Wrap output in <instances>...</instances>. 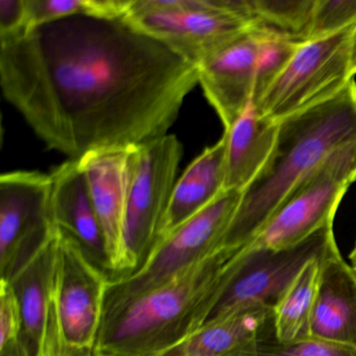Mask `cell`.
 <instances>
[{
    "label": "cell",
    "instance_id": "1",
    "mask_svg": "<svg viewBox=\"0 0 356 356\" xmlns=\"http://www.w3.org/2000/svg\"><path fill=\"white\" fill-rule=\"evenodd\" d=\"M197 84V67L127 16H70L0 42L3 95L70 160L164 136Z\"/></svg>",
    "mask_w": 356,
    "mask_h": 356
},
{
    "label": "cell",
    "instance_id": "2",
    "mask_svg": "<svg viewBox=\"0 0 356 356\" xmlns=\"http://www.w3.org/2000/svg\"><path fill=\"white\" fill-rule=\"evenodd\" d=\"M356 141V82L326 101L278 122L274 149L241 193L222 248L241 249L266 226L286 195L331 154Z\"/></svg>",
    "mask_w": 356,
    "mask_h": 356
},
{
    "label": "cell",
    "instance_id": "3",
    "mask_svg": "<svg viewBox=\"0 0 356 356\" xmlns=\"http://www.w3.org/2000/svg\"><path fill=\"white\" fill-rule=\"evenodd\" d=\"M241 249L220 248L163 286L104 316L95 356H161L197 332L234 276Z\"/></svg>",
    "mask_w": 356,
    "mask_h": 356
},
{
    "label": "cell",
    "instance_id": "4",
    "mask_svg": "<svg viewBox=\"0 0 356 356\" xmlns=\"http://www.w3.org/2000/svg\"><path fill=\"white\" fill-rule=\"evenodd\" d=\"M241 191H225L211 204L158 241L134 274L108 281L104 316L174 280L222 248Z\"/></svg>",
    "mask_w": 356,
    "mask_h": 356
},
{
    "label": "cell",
    "instance_id": "5",
    "mask_svg": "<svg viewBox=\"0 0 356 356\" xmlns=\"http://www.w3.org/2000/svg\"><path fill=\"white\" fill-rule=\"evenodd\" d=\"M182 155V145L174 135L130 147L120 278L137 272L153 252Z\"/></svg>",
    "mask_w": 356,
    "mask_h": 356
},
{
    "label": "cell",
    "instance_id": "6",
    "mask_svg": "<svg viewBox=\"0 0 356 356\" xmlns=\"http://www.w3.org/2000/svg\"><path fill=\"white\" fill-rule=\"evenodd\" d=\"M127 18L197 68L252 30L235 0H131Z\"/></svg>",
    "mask_w": 356,
    "mask_h": 356
},
{
    "label": "cell",
    "instance_id": "7",
    "mask_svg": "<svg viewBox=\"0 0 356 356\" xmlns=\"http://www.w3.org/2000/svg\"><path fill=\"white\" fill-rule=\"evenodd\" d=\"M353 26L302 42L284 70L254 107L278 122L330 99L354 80L351 68Z\"/></svg>",
    "mask_w": 356,
    "mask_h": 356
},
{
    "label": "cell",
    "instance_id": "8",
    "mask_svg": "<svg viewBox=\"0 0 356 356\" xmlns=\"http://www.w3.org/2000/svg\"><path fill=\"white\" fill-rule=\"evenodd\" d=\"M356 180V141L331 154L279 206L249 250H284L333 224L335 212Z\"/></svg>",
    "mask_w": 356,
    "mask_h": 356
},
{
    "label": "cell",
    "instance_id": "9",
    "mask_svg": "<svg viewBox=\"0 0 356 356\" xmlns=\"http://www.w3.org/2000/svg\"><path fill=\"white\" fill-rule=\"evenodd\" d=\"M57 231L55 312L58 356H95L109 276Z\"/></svg>",
    "mask_w": 356,
    "mask_h": 356
},
{
    "label": "cell",
    "instance_id": "10",
    "mask_svg": "<svg viewBox=\"0 0 356 356\" xmlns=\"http://www.w3.org/2000/svg\"><path fill=\"white\" fill-rule=\"evenodd\" d=\"M49 175L16 170L0 177V279L9 281L53 236Z\"/></svg>",
    "mask_w": 356,
    "mask_h": 356
},
{
    "label": "cell",
    "instance_id": "11",
    "mask_svg": "<svg viewBox=\"0 0 356 356\" xmlns=\"http://www.w3.org/2000/svg\"><path fill=\"white\" fill-rule=\"evenodd\" d=\"M335 248L333 224L289 249L249 250L243 247L234 276L205 323L252 302H261L274 308L306 262Z\"/></svg>",
    "mask_w": 356,
    "mask_h": 356
},
{
    "label": "cell",
    "instance_id": "12",
    "mask_svg": "<svg viewBox=\"0 0 356 356\" xmlns=\"http://www.w3.org/2000/svg\"><path fill=\"white\" fill-rule=\"evenodd\" d=\"M56 256L57 231L9 280L22 310L19 341L26 356H58Z\"/></svg>",
    "mask_w": 356,
    "mask_h": 356
},
{
    "label": "cell",
    "instance_id": "13",
    "mask_svg": "<svg viewBox=\"0 0 356 356\" xmlns=\"http://www.w3.org/2000/svg\"><path fill=\"white\" fill-rule=\"evenodd\" d=\"M130 147L91 152L78 160L105 237L110 280L120 278Z\"/></svg>",
    "mask_w": 356,
    "mask_h": 356
},
{
    "label": "cell",
    "instance_id": "14",
    "mask_svg": "<svg viewBox=\"0 0 356 356\" xmlns=\"http://www.w3.org/2000/svg\"><path fill=\"white\" fill-rule=\"evenodd\" d=\"M258 51L259 35L252 29L197 67L199 84L225 130L252 103Z\"/></svg>",
    "mask_w": 356,
    "mask_h": 356
},
{
    "label": "cell",
    "instance_id": "15",
    "mask_svg": "<svg viewBox=\"0 0 356 356\" xmlns=\"http://www.w3.org/2000/svg\"><path fill=\"white\" fill-rule=\"evenodd\" d=\"M51 216L54 227L74 239L93 264L110 278L105 237L78 160L51 170Z\"/></svg>",
    "mask_w": 356,
    "mask_h": 356
},
{
    "label": "cell",
    "instance_id": "16",
    "mask_svg": "<svg viewBox=\"0 0 356 356\" xmlns=\"http://www.w3.org/2000/svg\"><path fill=\"white\" fill-rule=\"evenodd\" d=\"M273 321V307L252 302L205 323L197 332L161 356H259L262 330Z\"/></svg>",
    "mask_w": 356,
    "mask_h": 356
},
{
    "label": "cell",
    "instance_id": "17",
    "mask_svg": "<svg viewBox=\"0 0 356 356\" xmlns=\"http://www.w3.org/2000/svg\"><path fill=\"white\" fill-rule=\"evenodd\" d=\"M310 335L356 347V276L339 249L324 259Z\"/></svg>",
    "mask_w": 356,
    "mask_h": 356
},
{
    "label": "cell",
    "instance_id": "18",
    "mask_svg": "<svg viewBox=\"0 0 356 356\" xmlns=\"http://www.w3.org/2000/svg\"><path fill=\"white\" fill-rule=\"evenodd\" d=\"M226 145V138L222 135L216 145L206 147L177 180L158 241L207 207L224 193Z\"/></svg>",
    "mask_w": 356,
    "mask_h": 356
},
{
    "label": "cell",
    "instance_id": "19",
    "mask_svg": "<svg viewBox=\"0 0 356 356\" xmlns=\"http://www.w3.org/2000/svg\"><path fill=\"white\" fill-rule=\"evenodd\" d=\"M278 122L248 106L241 118L225 130L226 182L225 191L243 193L268 161L276 143Z\"/></svg>",
    "mask_w": 356,
    "mask_h": 356
},
{
    "label": "cell",
    "instance_id": "20",
    "mask_svg": "<svg viewBox=\"0 0 356 356\" xmlns=\"http://www.w3.org/2000/svg\"><path fill=\"white\" fill-rule=\"evenodd\" d=\"M337 249L306 262L273 308V328L277 341L286 343L309 337L324 259Z\"/></svg>",
    "mask_w": 356,
    "mask_h": 356
},
{
    "label": "cell",
    "instance_id": "21",
    "mask_svg": "<svg viewBox=\"0 0 356 356\" xmlns=\"http://www.w3.org/2000/svg\"><path fill=\"white\" fill-rule=\"evenodd\" d=\"M316 0H245L252 29L305 42Z\"/></svg>",
    "mask_w": 356,
    "mask_h": 356
},
{
    "label": "cell",
    "instance_id": "22",
    "mask_svg": "<svg viewBox=\"0 0 356 356\" xmlns=\"http://www.w3.org/2000/svg\"><path fill=\"white\" fill-rule=\"evenodd\" d=\"M29 29L70 16H127L131 0H26Z\"/></svg>",
    "mask_w": 356,
    "mask_h": 356
},
{
    "label": "cell",
    "instance_id": "23",
    "mask_svg": "<svg viewBox=\"0 0 356 356\" xmlns=\"http://www.w3.org/2000/svg\"><path fill=\"white\" fill-rule=\"evenodd\" d=\"M256 31L259 35V51L252 95V104L254 106L260 101L270 84L284 70L298 47L302 43L280 35Z\"/></svg>",
    "mask_w": 356,
    "mask_h": 356
},
{
    "label": "cell",
    "instance_id": "24",
    "mask_svg": "<svg viewBox=\"0 0 356 356\" xmlns=\"http://www.w3.org/2000/svg\"><path fill=\"white\" fill-rule=\"evenodd\" d=\"M258 354L259 356H356V347L312 335L282 343L275 337L272 321L260 334Z\"/></svg>",
    "mask_w": 356,
    "mask_h": 356
},
{
    "label": "cell",
    "instance_id": "25",
    "mask_svg": "<svg viewBox=\"0 0 356 356\" xmlns=\"http://www.w3.org/2000/svg\"><path fill=\"white\" fill-rule=\"evenodd\" d=\"M356 24V0H316L308 40L334 34Z\"/></svg>",
    "mask_w": 356,
    "mask_h": 356
},
{
    "label": "cell",
    "instance_id": "26",
    "mask_svg": "<svg viewBox=\"0 0 356 356\" xmlns=\"http://www.w3.org/2000/svg\"><path fill=\"white\" fill-rule=\"evenodd\" d=\"M22 310L11 282L0 279V349L19 341Z\"/></svg>",
    "mask_w": 356,
    "mask_h": 356
},
{
    "label": "cell",
    "instance_id": "27",
    "mask_svg": "<svg viewBox=\"0 0 356 356\" xmlns=\"http://www.w3.org/2000/svg\"><path fill=\"white\" fill-rule=\"evenodd\" d=\"M28 30L26 0H0V42L17 38Z\"/></svg>",
    "mask_w": 356,
    "mask_h": 356
},
{
    "label": "cell",
    "instance_id": "28",
    "mask_svg": "<svg viewBox=\"0 0 356 356\" xmlns=\"http://www.w3.org/2000/svg\"><path fill=\"white\" fill-rule=\"evenodd\" d=\"M0 356H26V353L20 341H16L3 349H0Z\"/></svg>",
    "mask_w": 356,
    "mask_h": 356
},
{
    "label": "cell",
    "instance_id": "29",
    "mask_svg": "<svg viewBox=\"0 0 356 356\" xmlns=\"http://www.w3.org/2000/svg\"><path fill=\"white\" fill-rule=\"evenodd\" d=\"M351 68H352V74H353V76H355V74H356V26H355V28H354L353 34H352Z\"/></svg>",
    "mask_w": 356,
    "mask_h": 356
},
{
    "label": "cell",
    "instance_id": "30",
    "mask_svg": "<svg viewBox=\"0 0 356 356\" xmlns=\"http://www.w3.org/2000/svg\"><path fill=\"white\" fill-rule=\"evenodd\" d=\"M350 262H351L352 266H356V243L354 245L353 249H352L351 253H350L349 256Z\"/></svg>",
    "mask_w": 356,
    "mask_h": 356
},
{
    "label": "cell",
    "instance_id": "31",
    "mask_svg": "<svg viewBox=\"0 0 356 356\" xmlns=\"http://www.w3.org/2000/svg\"><path fill=\"white\" fill-rule=\"evenodd\" d=\"M352 268H353L354 274H355V276H356V266H352Z\"/></svg>",
    "mask_w": 356,
    "mask_h": 356
}]
</instances>
